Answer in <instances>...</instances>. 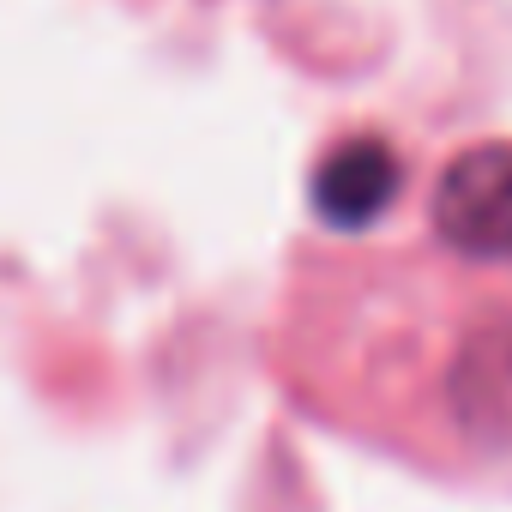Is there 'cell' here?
<instances>
[{"instance_id":"cell-1","label":"cell","mask_w":512,"mask_h":512,"mask_svg":"<svg viewBox=\"0 0 512 512\" xmlns=\"http://www.w3.org/2000/svg\"><path fill=\"white\" fill-rule=\"evenodd\" d=\"M434 229L476 260H512V145H476L434 187Z\"/></svg>"},{"instance_id":"cell-2","label":"cell","mask_w":512,"mask_h":512,"mask_svg":"<svg viewBox=\"0 0 512 512\" xmlns=\"http://www.w3.org/2000/svg\"><path fill=\"white\" fill-rule=\"evenodd\" d=\"M398 181H404V163L386 139H374V133L344 139L314 169V211L332 229H368L398 199Z\"/></svg>"},{"instance_id":"cell-3","label":"cell","mask_w":512,"mask_h":512,"mask_svg":"<svg viewBox=\"0 0 512 512\" xmlns=\"http://www.w3.org/2000/svg\"><path fill=\"white\" fill-rule=\"evenodd\" d=\"M452 410L470 434L512 446V314L464 338L452 362Z\"/></svg>"}]
</instances>
